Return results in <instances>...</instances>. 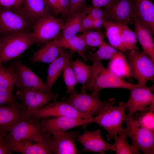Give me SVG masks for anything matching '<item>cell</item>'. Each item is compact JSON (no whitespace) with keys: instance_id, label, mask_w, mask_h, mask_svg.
<instances>
[{"instance_id":"obj_1","label":"cell","mask_w":154,"mask_h":154,"mask_svg":"<svg viewBox=\"0 0 154 154\" xmlns=\"http://www.w3.org/2000/svg\"><path fill=\"white\" fill-rule=\"evenodd\" d=\"M92 72L87 82L81 87V92L86 91L99 93L102 89L111 88H121L129 90L136 86L128 82L115 75L102 64L101 61L92 62Z\"/></svg>"},{"instance_id":"obj_2","label":"cell","mask_w":154,"mask_h":154,"mask_svg":"<svg viewBox=\"0 0 154 154\" xmlns=\"http://www.w3.org/2000/svg\"><path fill=\"white\" fill-rule=\"evenodd\" d=\"M115 102L109 104L95 117L91 118L92 123H95L104 128L107 132L106 137L110 141L114 137L124 134L123 124L127 114L125 103L121 102L114 106Z\"/></svg>"},{"instance_id":"obj_3","label":"cell","mask_w":154,"mask_h":154,"mask_svg":"<svg viewBox=\"0 0 154 154\" xmlns=\"http://www.w3.org/2000/svg\"><path fill=\"white\" fill-rule=\"evenodd\" d=\"M1 40L0 63L2 64L20 57L35 43L32 32L28 30L8 34Z\"/></svg>"},{"instance_id":"obj_4","label":"cell","mask_w":154,"mask_h":154,"mask_svg":"<svg viewBox=\"0 0 154 154\" xmlns=\"http://www.w3.org/2000/svg\"><path fill=\"white\" fill-rule=\"evenodd\" d=\"M47 133L41 128L40 119L32 117L22 119L6 135H3V137L6 143L18 142L34 143L42 139Z\"/></svg>"},{"instance_id":"obj_5","label":"cell","mask_w":154,"mask_h":154,"mask_svg":"<svg viewBox=\"0 0 154 154\" xmlns=\"http://www.w3.org/2000/svg\"><path fill=\"white\" fill-rule=\"evenodd\" d=\"M99 95V93L89 94L76 91L68 97L62 98L61 101L69 103L79 112L90 117L98 114L109 104L115 102L113 98L102 101Z\"/></svg>"},{"instance_id":"obj_6","label":"cell","mask_w":154,"mask_h":154,"mask_svg":"<svg viewBox=\"0 0 154 154\" xmlns=\"http://www.w3.org/2000/svg\"><path fill=\"white\" fill-rule=\"evenodd\" d=\"M15 96L23 102L25 108L24 118L32 117L41 108L59 97L56 93L29 88L17 89Z\"/></svg>"},{"instance_id":"obj_7","label":"cell","mask_w":154,"mask_h":154,"mask_svg":"<svg viewBox=\"0 0 154 154\" xmlns=\"http://www.w3.org/2000/svg\"><path fill=\"white\" fill-rule=\"evenodd\" d=\"M127 62L130 77L137 81V84L145 86L148 81H154V61L143 51H129Z\"/></svg>"},{"instance_id":"obj_8","label":"cell","mask_w":154,"mask_h":154,"mask_svg":"<svg viewBox=\"0 0 154 154\" xmlns=\"http://www.w3.org/2000/svg\"><path fill=\"white\" fill-rule=\"evenodd\" d=\"M65 23L50 14L45 15L34 23L32 33L35 43L44 44L59 37Z\"/></svg>"},{"instance_id":"obj_9","label":"cell","mask_w":154,"mask_h":154,"mask_svg":"<svg viewBox=\"0 0 154 154\" xmlns=\"http://www.w3.org/2000/svg\"><path fill=\"white\" fill-rule=\"evenodd\" d=\"M124 133L131 140L132 144L144 154L154 153V131L142 126L126 116Z\"/></svg>"},{"instance_id":"obj_10","label":"cell","mask_w":154,"mask_h":154,"mask_svg":"<svg viewBox=\"0 0 154 154\" xmlns=\"http://www.w3.org/2000/svg\"><path fill=\"white\" fill-rule=\"evenodd\" d=\"M8 68L17 89L33 88L49 92L45 84L21 60L16 59L9 63Z\"/></svg>"},{"instance_id":"obj_11","label":"cell","mask_w":154,"mask_h":154,"mask_svg":"<svg viewBox=\"0 0 154 154\" xmlns=\"http://www.w3.org/2000/svg\"><path fill=\"white\" fill-rule=\"evenodd\" d=\"M20 8H6L0 10L2 33L7 35L28 30L31 22Z\"/></svg>"},{"instance_id":"obj_12","label":"cell","mask_w":154,"mask_h":154,"mask_svg":"<svg viewBox=\"0 0 154 154\" xmlns=\"http://www.w3.org/2000/svg\"><path fill=\"white\" fill-rule=\"evenodd\" d=\"M106 21L127 25L133 21V0H111L103 9Z\"/></svg>"},{"instance_id":"obj_13","label":"cell","mask_w":154,"mask_h":154,"mask_svg":"<svg viewBox=\"0 0 154 154\" xmlns=\"http://www.w3.org/2000/svg\"><path fill=\"white\" fill-rule=\"evenodd\" d=\"M130 94L127 101L125 103L128 114L127 116L132 118L139 111L146 110L147 107L154 100V85L150 86L137 84L129 90Z\"/></svg>"},{"instance_id":"obj_14","label":"cell","mask_w":154,"mask_h":154,"mask_svg":"<svg viewBox=\"0 0 154 154\" xmlns=\"http://www.w3.org/2000/svg\"><path fill=\"white\" fill-rule=\"evenodd\" d=\"M67 117L77 118L89 117L78 111L69 103L60 101H54L40 109L32 117L38 119L46 117Z\"/></svg>"},{"instance_id":"obj_15","label":"cell","mask_w":154,"mask_h":154,"mask_svg":"<svg viewBox=\"0 0 154 154\" xmlns=\"http://www.w3.org/2000/svg\"><path fill=\"white\" fill-rule=\"evenodd\" d=\"M91 117L85 119L67 117H46L40 119V124L44 132L52 135L56 132L66 131L79 126L86 128L87 125L92 123Z\"/></svg>"},{"instance_id":"obj_16","label":"cell","mask_w":154,"mask_h":154,"mask_svg":"<svg viewBox=\"0 0 154 154\" xmlns=\"http://www.w3.org/2000/svg\"><path fill=\"white\" fill-rule=\"evenodd\" d=\"M76 141L82 146L81 153L89 151L104 154L107 151H115L114 144L106 142L103 139L100 128L94 131L85 130L82 134L77 136Z\"/></svg>"},{"instance_id":"obj_17","label":"cell","mask_w":154,"mask_h":154,"mask_svg":"<svg viewBox=\"0 0 154 154\" xmlns=\"http://www.w3.org/2000/svg\"><path fill=\"white\" fill-rule=\"evenodd\" d=\"M53 136L47 133L43 138L35 143H5L11 152L23 154H51L53 153Z\"/></svg>"},{"instance_id":"obj_18","label":"cell","mask_w":154,"mask_h":154,"mask_svg":"<svg viewBox=\"0 0 154 154\" xmlns=\"http://www.w3.org/2000/svg\"><path fill=\"white\" fill-rule=\"evenodd\" d=\"M25 108L17 100L0 106V135H5L24 118Z\"/></svg>"},{"instance_id":"obj_19","label":"cell","mask_w":154,"mask_h":154,"mask_svg":"<svg viewBox=\"0 0 154 154\" xmlns=\"http://www.w3.org/2000/svg\"><path fill=\"white\" fill-rule=\"evenodd\" d=\"M78 132H60L52 135L53 150L54 154H76L79 153L75 144Z\"/></svg>"},{"instance_id":"obj_20","label":"cell","mask_w":154,"mask_h":154,"mask_svg":"<svg viewBox=\"0 0 154 154\" xmlns=\"http://www.w3.org/2000/svg\"><path fill=\"white\" fill-rule=\"evenodd\" d=\"M134 15L153 35L154 33V4L151 0H133Z\"/></svg>"},{"instance_id":"obj_21","label":"cell","mask_w":154,"mask_h":154,"mask_svg":"<svg viewBox=\"0 0 154 154\" xmlns=\"http://www.w3.org/2000/svg\"><path fill=\"white\" fill-rule=\"evenodd\" d=\"M74 53L71 50L65 52L60 47L59 55L50 63L48 68L46 80L45 84L49 92H52V87L63 71L66 62L70 60Z\"/></svg>"},{"instance_id":"obj_22","label":"cell","mask_w":154,"mask_h":154,"mask_svg":"<svg viewBox=\"0 0 154 154\" xmlns=\"http://www.w3.org/2000/svg\"><path fill=\"white\" fill-rule=\"evenodd\" d=\"M21 9L23 13L31 23L49 14L51 9L46 0H24Z\"/></svg>"},{"instance_id":"obj_23","label":"cell","mask_w":154,"mask_h":154,"mask_svg":"<svg viewBox=\"0 0 154 154\" xmlns=\"http://www.w3.org/2000/svg\"><path fill=\"white\" fill-rule=\"evenodd\" d=\"M132 18L134 23L135 32L143 51L154 61V43L150 32L133 15Z\"/></svg>"},{"instance_id":"obj_24","label":"cell","mask_w":154,"mask_h":154,"mask_svg":"<svg viewBox=\"0 0 154 154\" xmlns=\"http://www.w3.org/2000/svg\"><path fill=\"white\" fill-rule=\"evenodd\" d=\"M60 48L54 40L48 42L33 54L29 61L50 63L59 55Z\"/></svg>"},{"instance_id":"obj_25","label":"cell","mask_w":154,"mask_h":154,"mask_svg":"<svg viewBox=\"0 0 154 154\" xmlns=\"http://www.w3.org/2000/svg\"><path fill=\"white\" fill-rule=\"evenodd\" d=\"M118 52L110 60L108 69L113 73L123 79L130 77V70L125 56Z\"/></svg>"},{"instance_id":"obj_26","label":"cell","mask_w":154,"mask_h":154,"mask_svg":"<svg viewBox=\"0 0 154 154\" xmlns=\"http://www.w3.org/2000/svg\"><path fill=\"white\" fill-rule=\"evenodd\" d=\"M59 46L62 48L70 49L76 52L82 59L89 47L85 43L80 35L67 39H62L57 38L54 40Z\"/></svg>"},{"instance_id":"obj_27","label":"cell","mask_w":154,"mask_h":154,"mask_svg":"<svg viewBox=\"0 0 154 154\" xmlns=\"http://www.w3.org/2000/svg\"><path fill=\"white\" fill-rule=\"evenodd\" d=\"M86 15L84 11L70 17V19L64 24L61 36L58 38L67 39L76 36L77 33L80 32L82 22Z\"/></svg>"},{"instance_id":"obj_28","label":"cell","mask_w":154,"mask_h":154,"mask_svg":"<svg viewBox=\"0 0 154 154\" xmlns=\"http://www.w3.org/2000/svg\"><path fill=\"white\" fill-rule=\"evenodd\" d=\"M95 52H88L86 54L83 60L84 61L91 60L101 61L104 60H110L118 52L116 48L110 44L104 41L98 47Z\"/></svg>"},{"instance_id":"obj_29","label":"cell","mask_w":154,"mask_h":154,"mask_svg":"<svg viewBox=\"0 0 154 154\" xmlns=\"http://www.w3.org/2000/svg\"><path fill=\"white\" fill-rule=\"evenodd\" d=\"M104 27L110 45L121 52V24L105 21Z\"/></svg>"},{"instance_id":"obj_30","label":"cell","mask_w":154,"mask_h":154,"mask_svg":"<svg viewBox=\"0 0 154 154\" xmlns=\"http://www.w3.org/2000/svg\"><path fill=\"white\" fill-rule=\"evenodd\" d=\"M70 64L78 83L83 87L90 79L92 72V66L79 59L70 60Z\"/></svg>"},{"instance_id":"obj_31","label":"cell","mask_w":154,"mask_h":154,"mask_svg":"<svg viewBox=\"0 0 154 154\" xmlns=\"http://www.w3.org/2000/svg\"><path fill=\"white\" fill-rule=\"evenodd\" d=\"M137 38L135 32L127 25L121 24V52H123L138 49Z\"/></svg>"},{"instance_id":"obj_32","label":"cell","mask_w":154,"mask_h":154,"mask_svg":"<svg viewBox=\"0 0 154 154\" xmlns=\"http://www.w3.org/2000/svg\"><path fill=\"white\" fill-rule=\"evenodd\" d=\"M127 137L123 134L113 138L115 143V151L117 154H138L140 151L135 146L130 145L127 141Z\"/></svg>"},{"instance_id":"obj_33","label":"cell","mask_w":154,"mask_h":154,"mask_svg":"<svg viewBox=\"0 0 154 154\" xmlns=\"http://www.w3.org/2000/svg\"><path fill=\"white\" fill-rule=\"evenodd\" d=\"M132 120L145 128L154 131V112L148 110L139 111L136 112Z\"/></svg>"},{"instance_id":"obj_34","label":"cell","mask_w":154,"mask_h":154,"mask_svg":"<svg viewBox=\"0 0 154 154\" xmlns=\"http://www.w3.org/2000/svg\"><path fill=\"white\" fill-rule=\"evenodd\" d=\"M63 72L67 93L70 94L75 92V87L78 83L71 67L70 60L66 62Z\"/></svg>"},{"instance_id":"obj_35","label":"cell","mask_w":154,"mask_h":154,"mask_svg":"<svg viewBox=\"0 0 154 154\" xmlns=\"http://www.w3.org/2000/svg\"><path fill=\"white\" fill-rule=\"evenodd\" d=\"M89 47H98L104 41L102 33L100 31L91 30L82 33L80 35Z\"/></svg>"},{"instance_id":"obj_36","label":"cell","mask_w":154,"mask_h":154,"mask_svg":"<svg viewBox=\"0 0 154 154\" xmlns=\"http://www.w3.org/2000/svg\"><path fill=\"white\" fill-rule=\"evenodd\" d=\"M2 64L0 63V86L13 91L15 84L12 75L8 68Z\"/></svg>"},{"instance_id":"obj_37","label":"cell","mask_w":154,"mask_h":154,"mask_svg":"<svg viewBox=\"0 0 154 154\" xmlns=\"http://www.w3.org/2000/svg\"><path fill=\"white\" fill-rule=\"evenodd\" d=\"M17 98L13 91L0 86V106L13 103L17 101Z\"/></svg>"},{"instance_id":"obj_38","label":"cell","mask_w":154,"mask_h":154,"mask_svg":"<svg viewBox=\"0 0 154 154\" xmlns=\"http://www.w3.org/2000/svg\"><path fill=\"white\" fill-rule=\"evenodd\" d=\"M86 0H69V10L67 15L72 17L80 12V10L84 7Z\"/></svg>"},{"instance_id":"obj_39","label":"cell","mask_w":154,"mask_h":154,"mask_svg":"<svg viewBox=\"0 0 154 154\" xmlns=\"http://www.w3.org/2000/svg\"><path fill=\"white\" fill-rule=\"evenodd\" d=\"M84 11L86 15L90 17L93 20L105 17V13L103 10L100 8L92 6H85Z\"/></svg>"},{"instance_id":"obj_40","label":"cell","mask_w":154,"mask_h":154,"mask_svg":"<svg viewBox=\"0 0 154 154\" xmlns=\"http://www.w3.org/2000/svg\"><path fill=\"white\" fill-rule=\"evenodd\" d=\"M23 1L24 0H0V6L6 8H20Z\"/></svg>"},{"instance_id":"obj_41","label":"cell","mask_w":154,"mask_h":154,"mask_svg":"<svg viewBox=\"0 0 154 154\" xmlns=\"http://www.w3.org/2000/svg\"><path fill=\"white\" fill-rule=\"evenodd\" d=\"M93 23V19L86 15L82 19L80 32L82 33L92 29Z\"/></svg>"},{"instance_id":"obj_42","label":"cell","mask_w":154,"mask_h":154,"mask_svg":"<svg viewBox=\"0 0 154 154\" xmlns=\"http://www.w3.org/2000/svg\"><path fill=\"white\" fill-rule=\"evenodd\" d=\"M60 13L64 15H67L69 8V0H58Z\"/></svg>"},{"instance_id":"obj_43","label":"cell","mask_w":154,"mask_h":154,"mask_svg":"<svg viewBox=\"0 0 154 154\" xmlns=\"http://www.w3.org/2000/svg\"><path fill=\"white\" fill-rule=\"evenodd\" d=\"M50 9L56 14L60 13L58 0H46Z\"/></svg>"},{"instance_id":"obj_44","label":"cell","mask_w":154,"mask_h":154,"mask_svg":"<svg viewBox=\"0 0 154 154\" xmlns=\"http://www.w3.org/2000/svg\"><path fill=\"white\" fill-rule=\"evenodd\" d=\"M105 20L104 18H98L93 20L92 29L99 30L104 27Z\"/></svg>"},{"instance_id":"obj_45","label":"cell","mask_w":154,"mask_h":154,"mask_svg":"<svg viewBox=\"0 0 154 154\" xmlns=\"http://www.w3.org/2000/svg\"><path fill=\"white\" fill-rule=\"evenodd\" d=\"M11 152L5 145L4 139L3 135L0 136V154H11Z\"/></svg>"},{"instance_id":"obj_46","label":"cell","mask_w":154,"mask_h":154,"mask_svg":"<svg viewBox=\"0 0 154 154\" xmlns=\"http://www.w3.org/2000/svg\"><path fill=\"white\" fill-rule=\"evenodd\" d=\"M111 0H92V6L100 8L105 7Z\"/></svg>"},{"instance_id":"obj_47","label":"cell","mask_w":154,"mask_h":154,"mask_svg":"<svg viewBox=\"0 0 154 154\" xmlns=\"http://www.w3.org/2000/svg\"><path fill=\"white\" fill-rule=\"evenodd\" d=\"M147 110L154 112V100L147 107Z\"/></svg>"},{"instance_id":"obj_48","label":"cell","mask_w":154,"mask_h":154,"mask_svg":"<svg viewBox=\"0 0 154 154\" xmlns=\"http://www.w3.org/2000/svg\"><path fill=\"white\" fill-rule=\"evenodd\" d=\"M2 40H1V39L0 38V54L1 53V49H2Z\"/></svg>"},{"instance_id":"obj_49","label":"cell","mask_w":154,"mask_h":154,"mask_svg":"<svg viewBox=\"0 0 154 154\" xmlns=\"http://www.w3.org/2000/svg\"><path fill=\"white\" fill-rule=\"evenodd\" d=\"M1 33H1V28L0 27V34Z\"/></svg>"},{"instance_id":"obj_50","label":"cell","mask_w":154,"mask_h":154,"mask_svg":"<svg viewBox=\"0 0 154 154\" xmlns=\"http://www.w3.org/2000/svg\"></svg>"}]
</instances>
